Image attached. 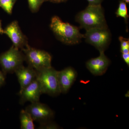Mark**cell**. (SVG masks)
<instances>
[{
    "mask_svg": "<svg viewBox=\"0 0 129 129\" xmlns=\"http://www.w3.org/2000/svg\"><path fill=\"white\" fill-rule=\"evenodd\" d=\"M115 14L117 17H121L124 19L125 22L127 23L129 16L126 3L122 1H120L118 7L115 12Z\"/></svg>",
    "mask_w": 129,
    "mask_h": 129,
    "instance_id": "obj_14",
    "label": "cell"
},
{
    "mask_svg": "<svg viewBox=\"0 0 129 129\" xmlns=\"http://www.w3.org/2000/svg\"><path fill=\"white\" fill-rule=\"evenodd\" d=\"M16 2V0H0V7L8 14H11Z\"/></svg>",
    "mask_w": 129,
    "mask_h": 129,
    "instance_id": "obj_15",
    "label": "cell"
},
{
    "mask_svg": "<svg viewBox=\"0 0 129 129\" xmlns=\"http://www.w3.org/2000/svg\"><path fill=\"white\" fill-rule=\"evenodd\" d=\"M4 29L2 28V26L1 20L0 19V34L2 35L4 34Z\"/></svg>",
    "mask_w": 129,
    "mask_h": 129,
    "instance_id": "obj_23",
    "label": "cell"
},
{
    "mask_svg": "<svg viewBox=\"0 0 129 129\" xmlns=\"http://www.w3.org/2000/svg\"><path fill=\"white\" fill-rule=\"evenodd\" d=\"M89 5H101L103 0H87Z\"/></svg>",
    "mask_w": 129,
    "mask_h": 129,
    "instance_id": "obj_21",
    "label": "cell"
},
{
    "mask_svg": "<svg viewBox=\"0 0 129 129\" xmlns=\"http://www.w3.org/2000/svg\"><path fill=\"white\" fill-rule=\"evenodd\" d=\"M25 110L30 114L34 121L40 124L50 121L54 117L52 110L46 104L40 102L31 103Z\"/></svg>",
    "mask_w": 129,
    "mask_h": 129,
    "instance_id": "obj_7",
    "label": "cell"
},
{
    "mask_svg": "<svg viewBox=\"0 0 129 129\" xmlns=\"http://www.w3.org/2000/svg\"><path fill=\"white\" fill-rule=\"evenodd\" d=\"M110 63V60L105 55L104 52H100L99 56L88 60L86 63V66L92 74L101 76L106 73Z\"/></svg>",
    "mask_w": 129,
    "mask_h": 129,
    "instance_id": "obj_10",
    "label": "cell"
},
{
    "mask_svg": "<svg viewBox=\"0 0 129 129\" xmlns=\"http://www.w3.org/2000/svg\"><path fill=\"white\" fill-rule=\"evenodd\" d=\"M76 70L71 67L57 72V78L61 93H67L77 77Z\"/></svg>",
    "mask_w": 129,
    "mask_h": 129,
    "instance_id": "obj_11",
    "label": "cell"
},
{
    "mask_svg": "<svg viewBox=\"0 0 129 129\" xmlns=\"http://www.w3.org/2000/svg\"><path fill=\"white\" fill-rule=\"evenodd\" d=\"M42 94L39 83L36 79L19 92V104L23 105L26 102L33 103L39 102L40 96Z\"/></svg>",
    "mask_w": 129,
    "mask_h": 129,
    "instance_id": "obj_9",
    "label": "cell"
},
{
    "mask_svg": "<svg viewBox=\"0 0 129 129\" xmlns=\"http://www.w3.org/2000/svg\"><path fill=\"white\" fill-rule=\"evenodd\" d=\"M75 21L86 30L108 28L101 5H89L76 15Z\"/></svg>",
    "mask_w": 129,
    "mask_h": 129,
    "instance_id": "obj_1",
    "label": "cell"
},
{
    "mask_svg": "<svg viewBox=\"0 0 129 129\" xmlns=\"http://www.w3.org/2000/svg\"><path fill=\"white\" fill-rule=\"evenodd\" d=\"M23 52L25 61L36 71L52 67V57L47 52L36 49L28 45L21 50Z\"/></svg>",
    "mask_w": 129,
    "mask_h": 129,
    "instance_id": "obj_4",
    "label": "cell"
},
{
    "mask_svg": "<svg viewBox=\"0 0 129 129\" xmlns=\"http://www.w3.org/2000/svg\"><path fill=\"white\" fill-rule=\"evenodd\" d=\"M120 43V51L123 53H129V40L122 36L119 37Z\"/></svg>",
    "mask_w": 129,
    "mask_h": 129,
    "instance_id": "obj_17",
    "label": "cell"
},
{
    "mask_svg": "<svg viewBox=\"0 0 129 129\" xmlns=\"http://www.w3.org/2000/svg\"><path fill=\"white\" fill-rule=\"evenodd\" d=\"M25 61L24 55L22 51L12 46L8 50L0 55V65L2 72L6 74L13 73L23 65Z\"/></svg>",
    "mask_w": 129,
    "mask_h": 129,
    "instance_id": "obj_5",
    "label": "cell"
},
{
    "mask_svg": "<svg viewBox=\"0 0 129 129\" xmlns=\"http://www.w3.org/2000/svg\"><path fill=\"white\" fill-rule=\"evenodd\" d=\"M42 94L56 96L61 94L57 78V71L51 67L36 71Z\"/></svg>",
    "mask_w": 129,
    "mask_h": 129,
    "instance_id": "obj_3",
    "label": "cell"
},
{
    "mask_svg": "<svg viewBox=\"0 0 129 129\" xmlns=\"http://www.w3.org/2000/svg\"><path fill=\"white\" fill-rule=\"evenodd\" d=\"M20 120L21 129L35 128L34 120L31 115L26 110L22 109L21 111Z\"/></svg>",
    "mask_w": 129,
    "mask_h": 129,
    "instance_id": "obj_13",
    "label": "cell"
},
{
    "mask_svg": "<svg viewBox=\"0 0 129 129\" xmlns=\"http://www.w3.org/2000/svg\"><path fill=\"white\" fill-rule=\"evenodd\" d=\"M4 31V34L10 38L16 48L21 50L29 45L27 38L21 31L17 21H13L6 27Z\"/></svg>",
    "mask_w": 129,
    "mask_h": 129,
    "instance_id": "obj_8",
    "label": "cell"
},
{
    "mask_svg": "<svg viewBox=\"0 0 129 129\" xmlns=\"http://www.w3.org/2000/svg\"><path fill=\"white\" fill-rule=\"evenodd\" d=\"M29 6L32 13L38 12L44 0H28Z\"/></svg>",
    "mask_w": 129,
    "mask_h": 129,
    "instance_id": "obj_16",
    "label": "cell"
},
{
    "mask_svg": "<svg viewBox=\"0 0 129 129\" xmlns=\"http://www.w3.org/2000/svg\"><path fill=\"white\" fill-rule=\"evenodd\" d=\"M50 0H44V2L50 1Z\"/></svg>",
    "mask_w": 129,
    "mask_h": 129,
    "instance_id": "obj_25",
    "label": "cell"
},
{
    "mask_svg": "<svg viewBox=\"0 0 129 129\" xmlns=\"http://www.w3.org/2000/svg\"><path fill=\"white\" fill-rule=\"evenodd\" d=\"M122 1L125 3H127V4L129 3V0H122Z\"/></svg>",
    "mask_w": 129,
    "mask_h": 129,
    "instance_id": "obj_24",
    "label": "cell"
},
{
    "mask_svg": "<svg viewBox=\"0 0 129 129\" xmlns=\"http://www.w3.org/2000/svg\"><path fill=\"white\" fill-rule=\"evenodd\" d=\"M67 0H50V1L53 3H60L66 2Z\"/></svg>",
    "mask_w": 129,
    "mask_h": 129,
    "instance_id": "obj_22",
    "label": "cell"
},
{
    "mask_svg": "<svg viewBox=\"0 0 129 129\" xmlns=\"http://www.w3.org/2000/svg\"><path fill=\"white\" fill-rule=\"evenodd\" d=\"M84 38L99 52H104L111 43L112 35L108 28H97L86 30Z\"/></svg>",
    "mask_w": 129,
    "mask_h": 129,
    "instance_id": "obj_6",
    "label": "cell"
},
{
    "mask_svg": "<svg viewBox=\"0 0 129 129\" xmlns=\"http://www.w3.org/2000/svg\"><path fill=\"white\" fill-rule=\"evenodd\" d=\"M122 56L123 60L128 66H129V53H122Z\"/></svg>",
    "mask_w": 129,
    "mask_h": 129,
    "instance_id": "obj_20",
    "label": "cell"
},
{
    "mask_svg": "<svg viewBox=\"0 0 129 129\" xmlns=\"http://www.w3.org/2000/svg\"><path fill=\"white\" fill-rule=\"evenodd\" d=\"M14 73L16 74L20 84L19 92L22 91L36 79V71L29 66L25 67L23 65L16 70Z\"/></svg>",
    "mask_w": 129,
    "mask_h": 129,
    "instance_id": "obj_12",
    "label": "cell"
},
{
    "mask_svg": "<svg viewBox=\"0 0 129 129\" xmlns=\"http://www.w3.org/2000/svg\"><path fill=\"white\" fill-rule=\"evenodd\" d=\"M50 27L57 39L66 45L79 44L84 38L79 28L64 22L57 16L52 18Z\"/></svg>",
    "mask_w": 129,
    "mask_h": 129,
    "instance_id": "obj_2",
    "label": "cell"
},
{
    "mask_svg": "<svg viewBox=\"0 0 129 129\" xmlns=\"http://www.w3.org/2000/svg\"><path fill=\"white\" fill-rule=\"evenodd\" d=\"M6 75L2 71H0V88L5 84Z\"/></svg>",
    "mask_w": 129,
    "mask_h": 129,
    "instance_id": "obj_19",
    "label": "cell"
},
{
    "mask_svg": "<svg viewBox=\"0 0 129 129\" xmlns=\"http://www.w3.org/2000/svg\"><path fill=\"white\" fill-rule=\"evenodd\" d=\"M58 127L56 125L51 123L50 121L40 124L39 129H55Z\"/></svg>",
    "mask_w": 129,
    "mask_h": 129,
    "instance_id": "obj_18",
    "label": "cell"
}]
</instances>
